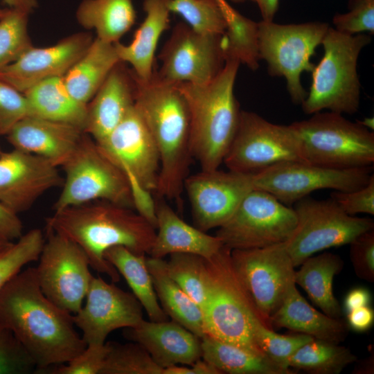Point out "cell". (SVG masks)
<instances>
[{"label": "cell", "mask_w": 374, "mask_h": 374, "mask_svg": "<svg viewBox=\"0 0 374 374\" xmlns=\"http://www.w3.org/2000/svg\"><path fill=\"white\" fill-rule=\"evenodd\" d=\"M357 359L350 350L339 344L313 339L289 359L288 367L313 374H339Z\"/></svg>", "instance_id": "35"}, {"label": "cell", "mask_w": 374, "mask_h": 374, "mask_svg": "<svg viewBox=\"0 0 374 374\" xmlns=\"http://www.w3.org/2000/svg\"><path fill=\"white\" fill-rule=\"evenodd\" d=\"M109 350L100 374H162L163 368L155 363L139 344L107 342Z\"/></svg>", "instance_id": "38"}, {"label": "cell", "mask_w": 374, "mask_h": 374, "mask_svg": "<svg viewBox=\"0 0 374 374\" xmlns=\"http://www.w3.org/2000/svg\"><path fill=\"white\" fill-rule=\"evenodd\" d=\"M75 17L82 28L94 30L97 38L114 44L134 24L136 14L132 0H82Z\"/></svg>", "instance_id": "32"}, {"label": "cell", "mask_w": 374, "mask_h": 374, "mask_svg": "<svg viewBox=\"0 0 374 374\" xmlns=\"http://www.w3.org/2000/svg\"><path fill=\"white\" fill-rule=\"evenodd\" d=\"M108 350L107 343L87 346L66 365L51 367L46 371L53 374H100Z\"/></svg>", "instance_id": "46"}, {"label": "cell", "mask_w": 374, "mask_h": 374, "mask_svg": "<svg viewBox=\"0 0 374 374\" xmlns=\"http://www.w3.org/2000/svg\"><path fill=\"white\" fill-rule=\"evenodd\" d=\"M222 35L204 34L185 22L176 24L159 55L161 80L204 84L213 80L225 63Z\"/></svg>", "instance_id": "15"}, {"label": "cell", "mask_w": 374, "mask_h": 374, "mask_svg": "<svg viewBox=\"0 0 374 374\" xmlns=\"http://www.w3.org/2000/svg\"><path fill=\"white\" fill-rule=\"evenodd\" d=\"M84 134L68 123L28 116L6 136L14 149L41 157L58 167L69 159Z\"/></svg>", "instance_id": "23"}, {"label": "cell", "mask_w": 374, "mask_h": 374, "mask_svg": "<svg viewBox=\"0 0 374 374\" xmlns=\"http://www.w3.org/2000/svg\"><path fill=\"white\" fill-rule=\"evenodd\" d=\"M371 41L367 35H347L329 27L321 42L323 56L312 71L310 91L301 103L305 114L328 109L353 114L358 110L360 82L357 60L362 48Z\"/></svg>", "instance_id": "6"}, {"label": "cell", "mask_w": 374, "mask_h": 374, "mask_svg": "<svg viewBox=\"0 0 374 374\" xmlns=\"http://www.w3.org/2000/svg\"><path fill=\"white\" fill-rule=\"evenodd\" d=\"M349 256L356 275L364 280L374 282V231H366L350 244Z\"/></svg>", "instance_id": "47"}, {"label": "cell", "mask_w": 374, "mask_h": 374, "mask_svg": "<svg viewBox=\"0 0 374 374\" xmlns=\"http://www.w3.org/2000/svg\"><path fill=\"white\" fill-rule=\"evenodd\" d=\"M62 167L65 177L54 212L98 200L134 208L127 175L87 134Z\"/></svg>", "instance_id": "8"}, {"label": "cell", "mask_w": 374, "mask_h": 374, "mask_svg": "<svg viewBox=\"0 0 374 374\" xmlns=\"http://www.w3.org/2000/svg\"><path fill=\"white\" fill-rule=\"evenodd\" d=\"M233 267L259 312L269 319L294 282V266L285 242L267 247L233 249Z\"/></svg>", "instance_id": "16"}, {"label": "cell", "mask_w": 374, "mask_h": 374, "mask_svg": "<svg viewBox=\"0 0 374 374\" xmlns=\"http://www.w3.org/2000/svg\"><path fill=\"white\" fill-rule=\"evenodd\" d=\"M3 152L1 145H0V155Z\"/></svg>", "instance_id": "60"}, {"label": "cell", "mask_w": 374, "mask_h": 374, "mask_svg": "<svg viewBox=\"0 0 374 374\" xmlns=\"http://www.w3.org/2000/svg\"><path fill=\"white\" fill-rule=\"evenodd\" d=\"M104 256L126 280L150 321L168 320L158 301L145 254H136L123 246H115L107 249Z\"/></svg>", "instance_id": "33"}, {"label": "cell", "mask_w": 374, "mask_h": 374, "mask_svg": "<svg viewBox=\"0 0 374 374\" xmlns=\"http://www.w3.org/2000/svg\"><path fill=\"white\" fill-rule=\"evenodd\" d=\"M284 161L305 162L299 139L291 125L274 124L254 112L241 111L235 134L223 160L226 168L254 175Z\"/></svg>", "instance_id": "11"}, {"label": "cell", "mask_w": 374, "mask_h": 374, "mask_svg": "<svg viewBox=\"0 0 374 374\" xmlns=\"http://www.w3.org/2000/svg\"><path fill=\"white\" fill-rule=\"evenodd\" d=\"M233 3H240L247 1L254 2L257 4L262 20L273 21V19L278 11L279 0H230Z\"/></svg>", "instance_id": "52"}, {"label": "cell", "mask_w": 374, "mask_h": 374, "mask_svg": "<svg viewBox=\"0 0 374 374\" xmlns=\"http://www.w3.org/2000/svg\"><path fill=\"white\" fill-rule=\"evenodd\" d=\"M346 314L348 326L355 332H366L373 324L374 312L369 305L356 308Z\"/></svg>", "instance_id": "50"}, {"label": "cell", "mask_w": 374, "mask_h": 374, "mask_svg": "<svg viewBox=\"0 0 374 374\" xmlns=\"http://www.w3.org/2000/svg\"><path fill=\"white\" fill-rule=\"evenodd\" d=\"M329 27L319 21L298 24L265 20L258 22L260 60L267 63L271 75L285 78L288 93L295 104H301L307 97L301 75L303 71H312L315 65L310 58L321 44Z\"/></svg>", "instance_id": "9"}, {"label": "cell", "mask_w": 374, "mask_h": 374, "mask_svg": "<svg viewBox=\"0 0 374 374\" xmlns=\"http://www.w3.org/2000/svg\"><path fill=\"white\" fill-rule=\"evenodd\" d=\"M93 38L88 32L67 36L47 47L34 46L0 69V80L24 93L51 78L63 77L86 52Z\"/></svg>", "instance_id": "21"}, {"label": "cell", "mask_w": 374, "mask_h": 374, "mask_svg": "<svg viewBox=\"0 0 374 374\" xmlns=\"http://www.w3.org/2000/svg\"><path fill=\"white\" fill-rule=\"evenodd\" d=\"M119 62L114 44L96 37L63 76L64 82L76 100L87 105Z\"/></svg>", "instance_id": "28"}, {"label": "cell", "mask_w": 374, "mask_h": 374, "mask_svg": "<svg viewBox=\"0 0 374 374\" xmlns=\"http://www.w3.org/2000/svg\"><path fill=\"white\" fill-rule=\"evenodd\" d=\"M63 181L57 167L41 157L14 148L0 155V202L17 214Z\"/></svg>", "instance_id": "20"}, {"label": "cell", "mask_w": 374, "mask_h": 374, "mask_svg": "<svg viewBox=\"0 0 374 374\" xmlns=\"http://www.w3.org/2000/svg\"><path fill=\"white\" fill-rule=\"evenodd\" d=\"M29 15L8 8L0 19V69L15 62L33 46L28 30Z\"/></svg>", "instance_id": "40"}, {"label": "cell", "mask_w": 374, "mask_h": 374, "mask_svg": "<svg viewBox=\"0 0 374 374\" xmlns=\"http://www.w3.org/2000/svg\"><path fill=\"white\" fill-rule=\"evenodd\" d=\"M231 253L224 245L211 258L205 259L207 296L202 309L205 333L265 356L255 341L253 328L258 322L270 326L238 276Z\"/></svg>", "instance_id": "5"}, {"label": "cell", "mask_w": 374, "mask_h": 374, "mask_svg": "<svg viewBox=\"0 0 374 374\" xmlns=\"http://www.w3.org/2000/svg\"><path fill=\"white\" fill-rule=\"evenodd\" d=\"M373 362V357H370L368 359L364 360L361 365V367H358L355 371L358 373H371L373 371V364L371 362Z\"/></svg>", "instance_id": "55"}, {"label": "cell", "mask_w": 374, "mask_h": 374, "mask_svg": "<svg viewBox=\"0 0 374 374\" xmlns=\"http://www.w3.org/2000/svg\"><path fill=\"white\" fill-rule=\"evenodd\" d=\"M278 328L310 335L314 339L339 344L347 336L346 324L313 308L299 293L296 283L288 288L280 306L269 319Z\"/></svg>", "instance_id": "27"}, {"label": "cell", "mask_w": 374, "mask_h": 374, "mask_svg": "<svg viewBox=\"0 0 374 374\" xmlns=\"http://www.w3.org/2000/svg\"><path fill=\"white\" fill-rule=\"evenodd\" d=\"M291 124L299 139L305 162L337 170L373 166V132L341 114L319 112Z\"/></svg>", "instance_id": "7"}, {"label": "cell", "mask_w": 374, "mask_h": 374, "mask_svg": "<svg viewBox=\"0 0 374 374\" xmlns=\"http://www.w3.org/2000/svg\"><path fill=\"white\" fill-rule=\"evenodd\" d=\"M136 88L132 70L119 62L87 104L84 133L96 141L108 135L134 105Z\"/></svg>", "instance_id": "24"}, {"label": "cell", "mask_w": 374, "mask_h": 374, "mask_svg": "<svg viewBox=\"0 0 374 374\" xmlns=\"http://www.w3.org/2000/svg\"><path fill=\"white\" fill-rule=\"evenodd\" d=\"M168 7L197 32L223 35L226 30L225 15L215 0H168Z\"/></svg>", "instance_id": "39"}, {"label": "cell", "mask_w": 374, "mask_h": 374, "mask_svg": "<svg viewBox=\"0 0 374 374\" xmlns=\"http://www.w3.org/2000/svg\"><path fill=\"white\" fill-rule=\"evenodd\" d=\"M253 335L263 355L287 370H292L287 365L290 357L300 347L314 339L310 335L301 333L280 335L262 322L255 324Z\"/></svg>", "instance_id": "42"}, {"label": "cell", "mask_w": 374, "mask_h": 374, "mask_svg": "<svg viewBox=\"0 0 374 374\" xmlns=\"http://www.w3.org/2000/svg\"><path fill=\"white\" fill-rule=\"evenodd\" d=\"M8 8H2L0 5V19L5 15Z\"/></svg>", "instance_id": "59"}, {"label": "cell", "mask_w": 374, "mask_h": 374, "mask_svg": "<svg viewBox=\"0 0 374 374\" xmlns=\"http://www.w3.org/2000/svg\"><path fill=\"white\" fill-rule=\"evenodd\" d=\"M10 8L22 10L30 15L38 6L37 0H3Z\"/></svg>", "instance_id": "53"}, {"label": "cell", "mask_w": 374, "mask_h": 374, "mask_svg": "<svg viewBox=\"0 0 374 374\" xmlns=\"http://www.w3.org/2000/svg\"><path fill=\"white\" fill-rule=\"evenodd\" d=\"M46 229L77 243L90 267L112 283L120 280V274L105 258V252L123 246L136 254H149L156 235V229L134 208L103 200L54 212L46 219Z\"/></svg>", "instance_id": "2"}, {"label": "cell", "mask_w": 374, "mask_h": 374, "mask_svg": "<svg viewBox=\"0 0 374 374\" xmlns=\"http://www.w3.org/2000/svg\"><path fill=\"white\" fill-rule=\"evenodd\" d=\"M146 265L156 295L166 314L199 338L204 337L202 310L169 276L166 261L150 256L146 258Z\"/></svg>", "instance_id": "30"}, {"label": "cell", "mask_w": 374, "mask_h": 374, "mask_svg": "<svg viewBox=\"0 0 374 374\" xmlns=\"http://www.w3.org/2000/svg\"><path fill=\"white\" fill-rule=\"evenodd\" d=\"M253 189L252 175L229 170H201L184 184L195 226L205 232L224 224Z\"/></svg>", "instance_id": "17"}, {"label": "cell", "mask_w": 374, "mask_h": 374, "mask_svg": "<svg viewBox=\"0 0 374 374\" xmlns=\"http://www.w3.org/2000/svg\"><path fill=\"white\" fill-rule=\"evenodd\" d=\"M371 300L370 292L364 287H356L346 294L344 308L346 313L356 308L369 305Z\"/></svg>", "instance_id": "51"}, {"label": "cell", "mask_w": 374, "mask_h": 374, "mask_svg": "<svg viewBox=\"0 0 374 374\" xmlns=\"http://www.w3.org/2000/svg\"><path fill=\"white\" fill-rule=\"evenodd\" d=\"M169 276L201 308L207 296L205 259L199 256L174 253L166 261Z\"/></svg>", "instance_id": "37"}, {"label": "cell", "mask_w": 374, "mask_h": 374, "mask_svg": "<svg viewBox=\"0 0 374 374\" xmlns=\"http://www.w3.org/2000/svg\"><path fill=\"white\" fill-rule=\"evenodd\" d=\"M192 374H220V372L212 364L202 358L191 365Z\"/></svg>", "instance_id": "54"}, {"label": "cell", "mask_w": 374, "mask_h": 374, "mask_svg": "<svg viewBox=\"0 0 374 374\" xmlns=\"http://www.w3.org/2000/svg\"><path fill=\"white\" fill-rule=\"evenodd\" d=\"M296 224L285 242L294 267L319 251L349 244L373 229V220L346 213L332 199L305 197L294 204Z\"/></svg>", "instance_id": "10"}, {"label": "cell", "mask_w": 374, "mask_h": 374, "mask_svg": "<svg viewBox=\"0 0 374 374\" xmlns=\"http://www.w3.org/2000/svg\"><path fill=\"white\" fill-rule=\"evenodd\" d=\"M156 220L158 231L149 253L151 257L163 258L174 253H186L208 259L224 246L217 235L184 222L162 198L156 204Z\"/></svg>", "instance_id": "25"}, {"label": "cell", "mask_w": 374, "mask_h": 374, "mask_svg": "<svg viewBox=\"0 0 374 374\" xmlns=\"http://www.w3.org/2000/svg\"><path fill=\"white\" fill-rule=\"evenodd\" d=\"M225 60L233 59L255 71L258 68V23L235 10L227 20V28L222 35Z\"/></svg>", "instance_id": "36"}, {"label": "cell", "mask_w": 374, "mask_h": 374, "mask_svg": "<svg viewBox=\"0 0 374 374\" xmlns=\"http://www.w3.org/2000/svg\"><path fill=\"white\" fill-rule=\"evenodd\" d=\"M23 225L18 214L0 202V238L12 242L22 235Z\"/></svg>", "instance_id": "49"}, {"label": "cell", "mask_w": 374, "mask_h": 374, "mask_svg": "<svg viewBox=\"0 0 374 374\" xmlns=\"http://www.w3.org/2000/svg\"><path fill=\"white\" fill-rule=\"evenodd\" d=\"M30 116L23 93L0 80V136H6L21 119Z\"/></svg>", "instance_id": "45"}, {"label": "cell", "mask_w": 374, "mask_h": 374, "mask_svg": "<svg viewBox=\"0 0 374 374\" xmlns=\"http://www.w3.org/2000/svg\"><path fill=\"white\" fill-rule=\"evenodd\" d=\"M96 142L128 178L135 180L143 189L156 192L159 153L135 105L108 135Z\"/></svg>", "instance_id": "19"}, {"label": "cell", "mask_w": 374, "mask_h": 374, "mask_svg": "<svg viewBox=\"0 0 374 374\" xmlns=\"http://www.w3.org/2000/svg\"><path fill=\"white\" fill-rule=\"evenodd\" d=\"M37 366L24 344L0 324V374L37 373Z\"/></svg>", "instance_id": "43"}, {"label": "cell", "mask_w": 374, "mask_h": 374, "mask_svg": "<svg viewBox=\"0 0 374 374\" xmlns=\"http://www.w3.org/2000/svg\"><path fill=\"white\" fill-rule=\"evenodd\" d=\"M240 64L238 60L226 59L210 82L177 84L188 109L192 157L202 170L219 168L235 134L241 111L234 84Z\"/></svg>", "instance_id": "4"}, {"label": "cell", "mask_w": 374, "mask_h": 374, "mask_svg": "<svg viewBox=\"0 0 374 374\" xmlns=\"http://www.w3.org/2000/svg\"><path fill=\"white\" fill-rule=\"evenodd\" d=\"M13 242L7 241L0 238V253L9 247Z\"/></svg>", "instance_id": "58"}, {"label": "cell", "mask_w": 374, "mask_h": 374, "mask_svg": "<svg viewBox=\"0 0 374 374\" xmlns=\"http://www.w3.org/2000/svg\"><path fill=\"white\" fill-rule=\"evenodd\" d=\"M44 242L42 231L33 229L0 253V291L25 265L38 260Z\"/></svg>", "instance_id": "41"}, {"label": "cell", "mask_w": 374, "mask_h": 374, "mask_svg": "<svg viewBox=\"0 0 374 374\" xmlns=\"http://www.w3.org/2000/svg\"><path fill=\"white\" fill-rule=\"evenodd\" d=\"M24 94L28 100L30 116L68 123L84 131L87 105L70 93L63 77L45 80Z\"/></svg>", "instance_id": "29"}, {"label": "cell", "mask_w": 374, "mask_h": 374, "mask_svg": "<svg viewBox=\"0 0 374 374\" xmlns=\"http://www.w3.org/2000/svg\"><path fill=\"white\" fill-rule=\"evenodd\" d=\"M364 127L368 130H373L374 120L373 118H366L362 121H358Z\"/></svg>", "instance_id": "57"}, {"label": "cell", "mask_w": 374, "mask_h": 374, "mask_svg": "<svg viewBox=\"0 0 374 374\" xmlns=\"http://www.w3.org/2000/svg\"><path fill=\"white\" fill-rule=\"evenodd\" d=\"M219 6H220L221 9L222 10L226 19L227 20L235 12V9L233 8L226 0H215Z\"/></svg>", "instance_id": "56"}, {"label": "cell", "mask_w": 374, "mask_h": 374, "mask_svg": "<svg viewBox=\"0 0 374 374\" xmlns=\"http://www.w3.org/2000/svg\"><path fill=\"white\" fill-rule=\"evenodd\" d=\"M136 80L135 107L157 147L160 170L156 193L180 206L184 184L192 157L190 116L177 84L159 79L155 72L148 81Z\"/></svg>", "instance_id": "3"}, {"label": "cell", "mask_w": 374, "mask_h": 374, "mask_svg": "<svg viewBox=\"0 0 374 374\" xmlns=\"http://www.w3.org/2000/svg\"><path fill=\"white\" fill-rule=\"evenodd\" d=\"M124 337L141 344L163 369L177 364L193 365L202 358L201 340L179 323L143 319L125 328Z\"/></svg>", "instance_id": "22"}, {"label": "cell", "mask_w": 374, "mask_h": 374, "mask_svg": "<svg viewBox=\"0 0 374 374\" xmlns=\"http://www.w3.org/2000/svg\"><path fill=\"white\" fill-rule=\"evenodd\" d=\"M0 324L24 344L42 373L64 364L87 346L73 314L42 292L35 267L20 271L0 291Z\"/></svg>", "instance_id": "1"}, {"label": "cell", "mask_w": 374, "mask_h": 374, "mask_svg": "<svg viewBox=\"0 0 374 374\" xmlns=\"http://www.w3.org/2000/svg\"><path fill=\"white\" fill-rule=\"evenodd\" d=\"M35 267L44 295L71 314L82 307L93 276L84 250L60 233L46 231V240Z\"/></svg>", "instance_id": "13"}, {"label": "cell", "mask_w": 374, "mask_h": 374, "mask_svg": "<svg viewBox=\"0 0 374 374\" xmlns=\"http://www.w3.org/2000/svg\"><path fill=\"white\" fill-rule=\"evenodd\" d=\"M331 198L347 214L374 215V175L364 186L350 191H337L331 193Z\"/></svg>", "instance_id": "48"}, {"label": "cell", "mask_w": 374, "mask_h": 374, "mask_svg": "<svg viewBox=\"0 0 374 374\" xmlns=\"http://www.w3.org/2000/svg\"><path fill=\"white\" fill-rule=\"evenodd\" d=\"M202 358L220 373L293 374L267 357L206 335L201 340Z\"/></svg>", "instance_id": "34"}, {"label": "cell", "mask_w": 374, "mask_h": 374, "mask_svg": "<svg viewBox=\"0 0 374 374\" xmlns=\"http://www.w3.org/2000/svg\"><path fill=\"white\" fill-rule=\"evenodd\" d=\"M294 272V282L308 294L311 301L326 315L341 319L342 311L333 293V280L343 267L339 256L324 252L312 256Z\"/></svg>", "instance_id": "31"}, {"label": "cell", "mask_w": 374, "mask_h": 374, "mask_svg": "<svg viewBox=\"0 0 374 374\" xmlns=\"http://www.w3.org/2000/svg\"><path fill=\"white\" fill-rule=\"evenodd\" d=\"M168 0H144L145 17L134 33L130 44L114 43L121 62L132 67L136 77L150 80L154 73V54L162 33L170 26Z\"/></svg>", "instance_id": "26"}, {"label": "cell", "mask_w": 374, "mask_h": 374, "mask_svg": "<svg viewBox=\"0 0 374 374\" xmlns=\"http://www.w3.org/2000/svg\"><path fill=\"white\" fill-rule=\"evenodd\" d=\"M296 224V215L270 193L251 190L216 235L231 250L267 247L285 242Z\"/></svg>", "instance_id": "12"}, {"label": "cell", "mask_w": 374, "mask_h": 374, "mask_svg": "<svg viewBox=\"0 0 374 374\" xmlns=\"http://www.w3.org/2000/svg\"><path fill=\"white\" fill-rule=\"evenodd\" d=\"M348 6V12L334 16L335 29L347 35L373 34L374 0H350Z\"/></svg>", "instance_id": "44"}, {"label": "cell", "mask_w": 374, "mask_h": 374, "mask_svg": "<svg viewBox=\"0 0 374 374\" xmlns=\"http://www.w3.org/2000/svg\"><path fill=\"white\" fill-rule=\"evenodd\" d=\"M371 166L337 170L302 161H284L252 175L253 189L266 191L290 206L321 189L350 191L365 186Z\"/></svg>", "instance_id": "14"}, {"label": "cell", "mask_w": 374, "mask_h": 374, "mask_svg": "<svg viewBox=\"0 0 374 374\" xmlns=\"http://www.w3.org/2000/svg\"><path fill=\"white\" fill-rule=\"evenodd\" d=\"M85 300L73 319L87 346L103 345L113 330L134 328L143 319V307L133 294L100 277H92Z\"/></svg>", "instance_id": "18"}]
</instances>
